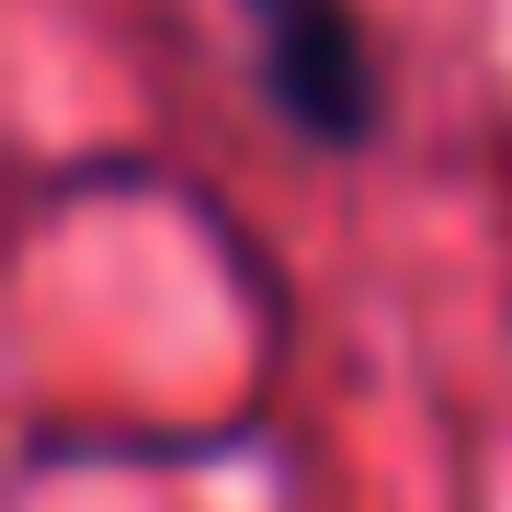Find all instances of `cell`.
Masks as SVG:
<instances>
[{
    "label": "cell",
    "mask_w": 512,
    "mask_h": 512,
    "mask_svg": "<svg viewBox=\"0 0 512 512\" xmlns=\"http://www.w3.org/2000/svg\"><path fill=\"white\" fill-rule=\"evenodd\" d=\"M262 35V92H274L319 148H353L376 137V57L353 35L342 0H239Z\"/></svg>",
    "instance_id": "cell-1"
}]
</instances>
